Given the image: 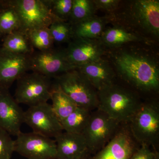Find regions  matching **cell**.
Masks as SVG:
<instances>
[{"label": "cell", "mask_w": 159, "mask_h": 159, "mask_svg": "<svg viewBox=\"0 0 159 159\" xmlns=\"http://www.w3.org/2000/svg\"><path fill=\"white\" fill-rule=\"evenodd\" d=\"M97 9L92 0H73V7L68 22L72 26L95 16Z\"/></svg>", "instance_id": "obj_24"}, {"label": "cell", "mask_w": 159, "mask_h": 159, "mask_svg": "<svg viewBox=\"0 0 159 159\" xmlns=\"http://www.w3.org/2000/svg\"><path fill=\"white\" fill-rule=\"evenodd\" d=\"M97 109L119 123H129L142 103L138 96L121 86L114 84L98 91Z\"/></svg>", "instance_id": "obj_2"}, {"label": "cell", "mask_w": 159, "mask_h": 159, "mask_svg": "<svg viewBox=\"0 0 159 159\" xmlns=\"http://www.w3.org/2000/svg\"><path fill=\"white\" fill-rule=\"evenodd\" d=\"M2 0H0V11H1V9H2Z\"/></svg>", "instance_id": "obj_32"}, {"label": "cell", "mask_w": 159, "mask_h": 159, "mask_svg": "<svg viewBox=\"0 0 159 159\" xmlns=\"http://www.w3.org/2000/svg\"><path fill=\"white\" fill-rule=\"evenodd\" d=\"M133 137L140 145L155 146L159 137V111L153 102L142 103L129 122Z\"/></svg>", "instance_id": "obj_5"}, {"label": "cell", "mask_w": 159, "mask_h": 159, "mask_svg": "<svg viewBox=\"0 0 159 159\" xmlns=\"http://www.w3.org/2000/svg\"><path fill=\"white\" fill-rule=\"evenodd\" d=\"M91 111L77 107L61 123L63 130L70 133L81 134L88 124Z\"/></svg>", "instance_id": "obj_23"}, {"label": "cell", "mask_w": 159, "mask_h": 159, "mask_svg": "<svg viewBox=\"0 0 159 159\" xmlns=\"http://www.w3.org/2000/svg\"><path fill=\"white\" fill-rule=\"evenodd\" d=\"M24 112L9 89L0 88V129L17 136L24 123Z\"/></svg>", "instance_id": "obj_14"}, {"label": "cell", "mask_w": 159, "mask_h": 159, "mask_svg": "<svg viewBox=\"0 0 159 159\" xmlns=\"http://www.w3.org/2000/svg\"><path fill=\"white\" fill-rule=\"evenodd\" d=\"M31 55L12 53L0 47V88L9 89L15 81L30 70Z\"/></svg>", "instance_id": "obj_12"}, {"label": "cell", "mask_w": 159, "mask_h": 159, "mask_svg": "<svg viewBox=\"0 0 159 159\" xmlns=\"http://www.w3.org/2000/svg\"><path fill=\"white\" fill-rule=\"evenodd\" d=\"M107 19L94 16L73 26L74 37L99 39L105 30Z\"/></svg>", "instance_id": "obj_19"}, {"label": "cell", "mask_w": 159, "mask_h": 159, "mask_svg": "<svg viewBox=\"0 0 159 159\" xmlns=\"http://www.w3.org/2000/svg\"><path fill=\"white\" fill-rule=\"evenodd\" d=\"M0 47H1V46H0Z\"/></svg>", "instance_id": "obj_33"}, {"label": "cell", "mask_w": 159, "mask_h": 159, "mask_svg": "<svg viewBox=\"0 0 159 159\" xmlns=\"http://www.w3.org/2000/svg\"><path fill=\"white\" fill-rule=\"evenodd\" d=\"M49 28L54 43H69L74 38L73 27L68 22L55 20Z\"/></svg>", "instance_id": "obj_25"}, {"label": "cell", "mask_w": 159, "mask_h": 159, "mask_svg": "<svg viewBox=\"0 0 159 159\" xmlns=\"http://www.w3.org/2000/svg\"><path fill=\"white\" fill-rule=\"evenodd\" d=\"M97 10L113 12L119 7L121 1L119 0H93Z\"/></svg>", "instance_id": "obj_29"}, {"label": "cell", "mask_w": 159, "mask_h": 159, "mask_svg": "<svg viewBox=\"0 0 159 159\" xmlns=\"http://www.w3.org/2000/svg\"><path fill=\"white\" fill-rule=\"evenodd\" d=\"M153 159H159V154L157 152L155 153L154 157Z\"/></svg>", "instance_id": "obj_31"}, {"label": "cell", "mask_w": 159, "mask_h": 159, "mask_svg": "<svg viewBox=\"0 0 159 159\" xmlns=\"http://www.w3.org/2000/svg\"><path fill=\"white\" fill-rule=\"evenodd\" d=\"M65 50L69 61L77 67L101 59L105 52L99 39L78 37L73 38Z\"/></svg>", "instance_id": "obj_13"}, {"label": "cell", "mask_w": 159, "mask_h": 159, "mask_svg": "<svg viewBox=\"0 0 159 159\" xmlns=\"http://www.w3.org/2000/svg\"><path fill=\"white\" fill-rule=\"evenodd\" d=\"M94 87L99 91L114 84L116 74L108 61L101 59L77 66Z\"/></svg>", "instance_id": "obj_17"}, {"label": "cell", "mask_w": 159, "mask_h": 159, "mask_svg": "<svg viewBox=\"0 0 159 159\" xmlns=\"http://www.w3.org/2000/svg\"><path fill=\"white\" fill-rule=\"evenodd\" d=\"M136 142L129 127L119 129L108 143L92 159H130L138 148Z\"/></svg>", "instance_id": "obj_15"}, {"label": "cell", "mask_w": 159, "mask_h": 159, "mask_svg": "<svg viewBox=\"0 0 159 159\" xmlns=\"http://www.w3.org/2000/svg\"><path fill=\"white\" fill-rule=\"evenodd\" d=\"M55 85L77 107L91 111L97 108L98 91L89 79L77 69L53 77Z\"/></svg>", "instance_id": "obj_3"}, {"label": "cell", "mask_w": 159, "mask_h": 159, "mask_svg": "<svg viewBox=\"0 0 159 159\" xmlns=\"http://www.w3.org/2000/svg\"><path fill=\"white\" fill-rule=\"evenodd\" d=\"M113 63L120 76L135 88L146 92L158 90L159 66L154 57L139 51L122 50L114 55Z\"/></svg>", "instance_id": "obj_1"}, {"label": "cell", "mask_w": 159, "mask_h": 159, "mask_svg": "<svg viewBox=\"0 0 159 159\" xmlns=\"http://www.w3.org/2000/svg\"><path fill=\"white\" fill-rule=\"evenodd\" d=\"M51 14L56 19L68 22L73 0H44Z\"/></svg>", "instance_id": "obj_27"}, {"label": "cell", "mask_w": 159, "mask_h": 159, "mask_svg": "<svg viewBox=\"0 0 159 159\" xmlns=\"http://www.w3.org/2000/svg\"><path fill=\"white\" fill-rule=\"evenodd\" d=\"M15 140V152L27 159H56L55 140L35 133L21 131Z\"/></svg>", "instance_id": "obj_10"}, {"label": "cell", "mask_w": 159, "mask_h": 159, "mask_svg": "<svg viewBox=\"0 0 159 159\" xmlns=\"http://www.w3.org/2000/svg\"><path fill=\"white\" fill-rule=\"evenodd\" d=\"M52 110L60 122L74 111L77 106L53 83L51 98Z\"/></svg>", "instance_id": "obj_21"}, {"label": "cell", "mask_w": 159, "mask_h": 159, "mask_svg": "<svg viewBox=\"0 0 159 159\" xmlns=\"http://www.w3.org/2000/svg\"><path fill=\"white\" fill-rule=\"evenodd\" d=\"M19 17L20 30L29 34L40 28H49L56 20L44 0H10Z\"/></svg>", "instance_id": "obj_6"}, {"label": "cell", "mask_w": 159, "mask_h": 159, "mask_svg": "<svg viewBox=\"0 0 159 159\" xmlns=\"http://www.w3.org/2000/svg\"><path fill=\"white\" fill-rule=\"evenodd\" d=\"M29 39L32 47L39 51H44L54 48V41L49 28L35 29L29 32Z\"/></svg>", "instance_id": "obj_26"}, {"label": "cell", "mask_w": 159, "mask_h": 159, "mask_svg": "<svg viewBox=\"0 0 159 159\" xmlns=\"http://www.w3.org/2000/svg\"><path fill=\"white\" fill-rule=\"evenodd\" d=\"M2 40L1 48L9 52L31 55L35 51L28 34L20 30L12 32L4 37Z\"/></svg>", "instance_id": "obj_20"}, {"label": "cell", "mask_w": 159, "mask_h": 159, "mask_svg": "<svg viewBox=\"0 0 159 159\" xmlns=\"http://www.w3.org/2000/svg\"><path fill=\"white\" fill-rule=\"evenodd\" d=\"M56 159H84L89 151L81 134L61 132L55 137Z\"/></svg>", "instance_id": "obj_16"}, {"label": "cell", "mask_w": 159, "mask_h": 159, "mask_svg": "<svg viewBox=\"0 0 159 159\" xmlns=\"http://www.w3.org/2000/svg\"><path fill=\"white\" fill-rule=\"evenodd\" d=\"M77 68L69 61L65 48L54 47L46 51H34L30 57V70L52 78Z\"/></svg>", "instance_id": "obj_8"}, {"label": "cell", "mask_w": 159, "mask_h": 159, "mask_svg": "<svg viewBox=\"0 0 159 159\" xmlns=\"http://www.w3.org/2000/svg\"><path fill=\"white\" fill-rule=\"evenodd\" d=\"M53 84L51 77L37 72L26 73L16 80L13 97L19 104L29 107L48 102Z\"/></svg>", "instance_id": "obj_4"}, {"label": "cell", "mask_w": 159, "mask_h": 159, "mask_svg": "<svg viewBox=\"0 0 159 159\" xmlns=\"http://www.w3.org/2000/svg\"><path fill=\"white\" fill-rule=\"evenodd\" d=\"M24 123L33 132L51 139L62 132L60 121L48 102L29 107L24 112Z\"/></svg>", "instance_id": "obj_11"}, {"label": "cell", "mask_w": 159, "mask_h": 159, "mask_svg": "<svg viewBox=\"0 0 159 159\" xmlns=\"http://www.w3.org/2000/svg\"><path fill=\"white\" fill-rule=\"evenodd\" d=\"M119 124L98 109L91 113L88 124L82 134L89 152L102 149L117 132Z\"/></svg>", "instance_id": "obj_7"}, {"label": "cell", "mask_w": 159, "mask_h": 159, "mask_svg": "<svg viewBox=\"0 0 159 159\" xmlns=\"http://www.w3.org/2000/svg\"><path fill=\"white\" fill-rule=\"evenodd\" d=\"M2 3L0 11V38L2 39L20 28L19 17L10 0H2Z\"/></svg>", "instance_id": "obj_22"}, {"label": "cell", "mask_w": 159, "mask_h": 159, "mask_svg": "<svg viewBox=\"0 0 159 159\" xmlns=\"http://www.w3.org/2000/svg\"><path fill=\"white\" fill-rule=\"evenodd\" d=\"M99 39L102 45L111 48L119 47L128 43L145 40L143 36L119 25L105 29Z\"/></svg>", "instance_id": "obj_18"}, {"label": "cell", "mask_w": 159, "mask_h": 159, "mask_svg": "<svg viewBox=\"0 0 159 159\" xmlns=\"http://www.w3.org/2000/svg\"><path fill=\"white\" fill-rule=\"evenodd\" d=\"M154 156L155 152L151 150L149 146L143 144L137 148L130 159H153Z\"/></svg>", "instance_id": "obj_30"}, {"label": "cell", "mask_w": 159, "mask_h": 159, "mask_svg": "<svg viewBox=\"0 0 159 159\" xmlns=\"http://www.w3.org/2000/svg\"><path fill=\"white\" fill-rule=\"evenodd\" d=\"M11 136L0 129V159H11L15 152V143Z\"/></svg>", "instance_id": "obj_28"}, {"label": "cell", "mask_w": 159, "mask_h": 159, "mask_svg": "<svg viewBox=\"0 0 159 159\" xmlns=\"http://www.w3.org/2000/svg\"><path fill=\"white\" fill-rule=\"evenodd\" d=\"M126 16L131 25L143 33L159 37L158 0L132 1L126 11Z\"/></svg>", "instance_id": "obj_9"}]
</instances>
